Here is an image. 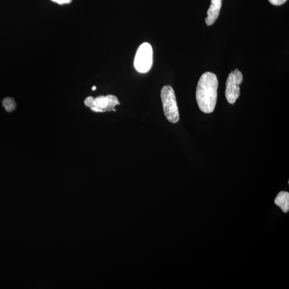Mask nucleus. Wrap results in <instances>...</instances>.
<instances>
[{"mask_svg":"<svg viewBox=\"0 0 289 289\" xmlns=\"http://www.w3.org/2000/svg\"><path fill=\"white\" fill-rule=\"evenodd\" d=\"M219 82L216 74L206 72L201 77L197 87L196 99L200 110L211 113L216 108Z\"/></svg>","mask_w":289,"mask_h":289,"instance_id":"1","label":"nucleus"},{"mask_svg":"<svg viewBox=\"0 0 289 289\" xmlns=\"http://www.w3.org/2000/svg\"><path fill=\"white\" fill-rule=\"evenodd\" d=\"M161 98L165 117L172 123H176L179 120V114L176 98L171 86H163L161 91Z\"/></svg>","mask_w":289,"mask_h":289,"instance_id":"2","label":"nucleus"},{"mask_svg":"<svg viewBox=\"0 0 289 289\" xmlns=\"http://www.w3.org/2000/svg\"><path fill=\"white\" fill-rule=\"evenodd\" d=\"M153 64V49L151 45L145 43L139 46L134 61L136 69L139 72L149 71Z\"/></svg>","mask_w":289,"mask_h":289,"instance_id":"3","label":"nucleus"},{"mask_svg":"<svg viewBox=\"0 0 289 289\" xmlns=\"http://www.w3.org/2000/svg\"><path fill=\"white\" fill-rule=\"evenodd\" d=\"M243 80L242 72L236 69L229 74L226 82V97L229 104H234L240 96V85Z\"/></svg>","mask_w":289,"mask_h":289,"instance_id":"4","label":"nucleus"},{"mask_svg":"<svg viewBox=\"0 0 289 289\" xmlns=\"http://www.w3.org/2000/svg\"><path fill=\"white\" fill-rule=\"evenodd\" d=\"M120 104L118 98L115 95L99 96L94 99L90 109L95 113L116 111L115 106Z\"/></svg>","mask_w":289,"mask_h":289,"instance_id":"5","label":"nucleus"},{"mask_svg":"<svg viewBox=\"0 0 289 289\" xmlns=\"http://www.w3.org/2000/svg\"><path fill=\"white\" fill-rule=\"evenodd\" d=\"M222 1L223 0H211V4L207 12L208 18L205 19L207 26H212L219 18Z\"/></svg>","mask_w":289,"mask_h":289,"instance_id":"6","label":"nucleus"},{"mask_svg":"<svg viewBox=\"0 0 289 289\" xmlns=\"http://www.w3.org/2000/svg\"><path fill=\"white\" fill-rule=\"evenodd\" d=\"M275 204L281 208L284 213L289 211V194L281 191L278 194L275 200Z\"/></svg>","mask_w":289,"mask_h":289,"instance_id":"7","label":"nucleus"},{"mask_svg":"<svg viewBox=\"0 0 289 289\" xmlns=\"http://www.w3.org/2000/svg\"><path fill=\"white\" fill-rule=\"evenodd\" d=\"M3 105L6 111L8 112H12L16 108V104L14 99L12 98L8 97L4 99Z\"/></svg>","mask_w":289,"mask_h":289,"instance_id":"8","label":"nucleus"},{"mask_svg":"<svg viewBox=\"0 0 289 289\" xmlns=\"http://www.w3.org/2000/svg\"><path fill=\"white\" fill-rule=\"evenodd\" d=\"M94 99V98L92 97H88L86 98L84 101L85 105L86 107H89V108H90V107H91L92 106Z\"/></svg>","mask_w":289,"mask_h":289,"instance_id":"9","label":"nucleus"},{"mask_svg":"<svg viewBox=\"0 0 289 289\" xmlns=\"http://www.w3.org/2000/svg\"><path fill=\"white\" fill-rule=\"evenodd\" d=\"M269 3L275 6H280L285 4L287 0H268Z\"/></svg>","mask_w":289,"mask_h":289,"instance_id":"10","label":"nucleus"},{"mask_svg":"<svg viewBox=\"0 0 289 289\" xmlns=\"http://www.w3.org/2000/svg\"><path fill=\"white\" fill-rule=\"evenodd\" d=\"M54 3L57 4L63 5L65 4H69L71 3L72 0H51Z\"/></svg>","mask_w":289,"mask_h":289,"instance_id":"11","label":"nucleus"},{"mask_svg":"<svg viewBox=\"0 0 289 289\" xmlns=\"http://www.w3.org/2000/svg\"><path fill=\"white\" fill-rule=\"evenodd\" d=\"M96 88H97L96 86H93V87L92 88V89L93 90H95L96 89Z\"/></svg>","mask_w":289,"mask_h":289,"instance_id":"12","label":"nucleus"}]
</instances>
